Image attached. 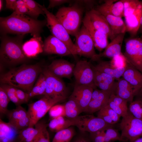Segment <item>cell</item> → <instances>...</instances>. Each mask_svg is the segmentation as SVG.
I'll return each instance as SVG.
<instances>
[{"mask_svg":"<svg viewBox=\"0 0 142 142\" xmlns=\"http://www.w3.org/2000/svg\"><path fill=\"white\" fill-rule=\"evenodd\" d=\"M46 20H39L26 14L14 12L10 16L0 18V33L2 35L8 33L25 35L30 33L33 37H40Z\"/></svg>","mask_w":142,"mask_h":142,"instance_id":"1","label":"cell"},{"mask_svg":"<svg viewBox=\"0 0 142 142\" xmlns=\"http://www.w3.org/2000/svg\"><path fill=\"white\" fill-rule=\"evenodd\" d=\"M43 70L39 64H23L1 75L0 82L11 85L29 93Z\"/></svg>","mask_w":142,"mask_h":142,"instance_id":"2","label":"cell"},{"mask_svg":"<svg viewBox=\"0 0 142 142\" xmlns=\"http://www.w3.org/2000/svg\"><path fill=\"white\" fill-rule=\"evenodd\" d=\"M24 35H18L11 37L4 35L1 37V63L12 65L22 63L28 59L22 48Z\"/></svg>","mask_w":142,"mask_h":142,"instance_id":"3","label":"cell"},{"mask_svg":"<svg viewBox=\"0 0 142 142\" xmlns=\"http://www.w3.org/2000/svg\"><path fill=\"white\" fill-rule=\"evenodd\" d=\"M69 7L60 8L55 15L69 34L74 36L79 30L82 17L86 8L78 0Z\"/></svg>","mask_w":142,"mask_h":142,"instance_id":"4","label":"cell"},{"mask_svg":"<svg viewBox=\"0 0 142 142\" xmlns=\"http://www.w3.org/2000/svg\"><path fill=\"white\" fill-rule=\"evenodd\" d=\"M46 17L47 26L52 35L63 42L71 52L72 55H77V48L72 40L69 34L55 16L50 12L44 6L40 5Z\"/></svg>","mask_w":142,"mask_h":142,"instance_id":"5","label":"cell"},{"mask_svg":"<svg viewBox=\"0 0 142 142\" xmlns=\"http://www.w3.org/2000/svg\"><path fill=\"white\" fill-rule=\"evenodd\" d=\"M65 99L43 95L40 99L29 104L27 112L30 119L29 126H34L53 106Z\"/></svg>","mask_w":142,"mask_h":142,"instance_id":"6","label":"cell"},{"mask_svg":"<svg viewBox=\"0 0 142 142\" xmlns=\"http://www.w3.org/2000/svg\"><path fill=\"white\" fill-rule=\"evenodd\" d=\"M119 127L122 141L132 142L142 136V121L134 117L129 111L122 117Z\"/></svg>","mask_w":142,"mask_h":142,"instance_id":"7","label":"cell"},{"mask_svg":"<svg viewBox=\"0 0 142 142\" xmlns=\"http://www.w3.org/2000/svg\"><path fill=\"white\" fill-rule=\"evenodd\" d=\"M69 119L72 126H76L80 131L89 133L113 127L114 125L108 124L101 118L92 115H79Z\"/></svg>","mask_w":142,"mask_h":142,"instance_id":"8","label":"cell"},{"mask_svg":"<svg viewBox=\"0 0 142 142\" xmlns=\"http://www.w3.org/2000/svg\"><path fill=\"white\" fill-rule=\"evenodd\" d=\"M123 55L128 63L142 73V38L127 40Z\"/></svg>","mask_w":142,"mask_h":142,"instance_id":"9","label":"cell"},{"mask_svg":"<svg viewBox=\"0 0 142 142\" xmlns=\"http://www.w3.org/2000/svg\"><path fill=\"white\" fill-rule=\"evenodd\" d=\"M46 82V88L44 95L53 98H67V89L61 78L51 73L47 68L43 70Z\"/></svg>","mask_w":142,"mask_h":142,"instance_id":"10","label":"cell"},{"mask_svg":"<svg viewBox=\"0 0 142 142\" xmlns=\"http://www.w3.org/2000/svg\"><path fill=\"white\" fill-rule=\"evenodd\" d=\"M75 44L77 48V55L91 59L97 54L93 40L88 31L83 25L75 36Z\"/></svg>","mask_w":142,"mask_h":142,"instance_id":"11","label":"cell"},{"mask_svg":"<svg viewBox=\"0 0 142 142\" xmlns=\"http://www.w3.org/2000/svg\"><path fill=\"white\" fill-rule=\"evenodd\" d=\"M76 84L86 85L94 89L97 87L94 83V71L92 65L87 60L78 61L75 64L73 71Z\"/></svg>","mask_w":142,"mask_h":142,"instance_id":"12","label":"cell"},{"mask_svg":"<svg viewBox=\"0 0 142 142\" xmlns=\"http://www.w3.org/2000/svg\"><path fill=\"white\" fill-rule=\"evenodd\" d=\"M43 52L47 54L67 56L72 54L66 45L52 35L48 37L43 43Z\"/></svg>","mask_w":142,"mask_h":142,"instance_id":"13","label":"cell"},{"mask_svg":"<svg viewBox=\"0 0 142 142\" xmlns=\"http://www.w3.org/2000/svg\"><path fill=\"white\" fill-rule=\"evenodd\" d=\"M9 123L19 131L29 126L30 119L27 111L21 105L8 110L6 114Z\"/></svg>","mask_w":142,"mask_h":142,"instance_id":"14","label":"cell"},{"mask_svg":"<svg viewBox=\"0 0 142 142\" xmlns=\"http://www.w3.org/2000/svg\"><path fill=\"white\" fill-rule=\"evenodd\" d=\"M94 89L86 85L75 84L69 99L74 100L78 104L82 112H84L91 100Z\"/></svg>","mask_w":142,"mask_h":142,"instance_id":"15","label":"cell"},{"mask_svg":"<svg viewBox=\"0 0 142 142\" xmlns=\"http://www.w3.org/2000/svg\"><path fill=\"white\" fill-rule=\"evenodd\" d=\"M75 64L62 59L53 60L47 67V69L52 74L61 78L70 79L73 75Z\"/></svg>","mask_w":142,"mask_h":142,"instance_id":"16","label":"cell"},{"mask_svg":"<svg viewBox=\"0 0 142 142\" xmlns=\"http://www.w3.org/2000/svg\"><path fill=\"white\" fill-rule=\"evenodd\" d=\"M82 22L93 40L95 48L100 52L105 49L108 44V36L93 27L86 14Z\"/></svg>","mask_w":142,"mask_h":142,"instance_id":"17","label":"cell"},{"mask_svg":"<svg viewBox=\"0 0 142 142\" xmlns=\"http://www.w3.org/2000/svg\"><path fill=\"white\" fill-rule=\"evenodd\" d=\"M125 33L120 34L115 36L111 40L103 52L97 54L91 60L94 61L99 60L102 57L112 59L122 54L121 46Z\"/></svg>","mask_w":142,"mask_h":142,"instance_id":"18","label":"cell"},{"mask_svg":"<svg viewBox=\"0 0 142 142\" xmlns=\"http://www.w3.org/2000/svg\"><path fill=\"white\" fill-rule=\"evenodd\" d=\"M93 27L106 34L112 40L113 38L110 26L104 16L93 8L86 12Z\"/></svg>","mask_w":142,"mask_h":142,"instance_id":"19","label":"cell"},{"mask_svg":"<svg viewBox=\"0 0 142 142\" xmlns=\"http://www.w3.org/2000/svg\"><path fill=\"white\" fill-rule=\"evenodd\" d=\"M125 0H106L95 8L101 14L106 13L122 18L124 17Z\"/></svg>","mask_w":142,"mask_h":142,"instance_id":"20","label":"cell"},{"mask_svg":"<svg viewBox=\"0 0 142 142\" xmlns=\"http://www.w3.org/2000/svg\"><path fill=\"white\" fill-rule=\"evenodd\" d=\"M93 70L94 83L95 86L101 90L111 94H115L116 83L115 79L104 72Z\"/></svg>","mask_w":142,"mask_h":142,"instance_id":"21","label":"cell"},{"mask_svg":"<svg viewBox=\"0 0 142 142\" xmlns=\"http://www.w3.org/2000/svg\"><path fill=\"white\" fill-rule=\"evenodd\" d=\"M122 77L133 88L135 96L142 87V73L128 63Z\"/></svg>","mask_w":142,"mask_h":142,"instance_id":"22","label":"cell"},{"mask_svg":"<svg viewBox=\"0 0 142 142\" xmlns=\"http://www.w3.org/2000/svg\"><path fill=\"white\" fill-rule=\"evenodd\" d=\"M47 125L38 122L35 127L29 126L19 131L18 136L21 142H37L44 128Z\"/></svg>","mask_w":142,"mask_h":142,"instance_id":"23","label":"cell"},{"mask_svg":"<svg viewBox=\"0 0 142 142\" xmlns=\"http://www.w3.org/2000/svg\"><path fill=\"white\" fill-rule=\"evenodd\" d=\"M142 14V1L138 8L131 14L125 18L126 32L132 36L138 32L140 26V20Z\"/></svg>","mask_w":142,"mask_h":142,"instance_id":"24","label":"cell"},{"mask_svg":"<svg viewBox=\"0 0 142 142\" xmlns=\"http://www.w3.org/2000/svg\"><path fill=\"white\" fill-rule=\"evenodd\" d=\"M43 43L41 37H33L23 44L22 48L26 57L30 58L43 52Z\"/></svg>","mask_w":142,"mask_h":142,"instance_id":"25","label":"cell"},{"mask_svg":"<svg viewBox=\"0 0 142 142\" xmlns=\"http://www.w3.org/2000/svg\"><path fill=\"white\" fill-rule=\"evenodd\" d=\"M115 94L130 103L135 96L133 88L123 78L116 82Z\"/></svg>","mask_w":142,"mask_h":142,"instance_id":"26","label":"cell"},{"mask_svg":"<svg viewBox=\"0 0 142 142\" xmlns=\"http://www.w3.org/2000/svg\"><path fill=\"white\" fill-rule=\"evenodd\" d=\"M126 66L116 68L111 65L110 62L100 61L95 66L92 65V67L94 69L105 73L118 80L122 76Z\"/></svg>","mask_w":142,"mask_h":142,"instance_id":"27","label":"cell"},{"mask_svg":"<svg viewBox=\"0 0 142 142\" xmlns=\"http://www.w3.org/2000/svg\"><path fill=\"white\" fill-rule=\"evenodd\" d=\"M101 14L105 17L110 26L113 39L117 35L126 33L125 24L122 18L108 14Z\"/></svg>","mask_w":142,"mask_h":142,"instance_id":"28","label":"cell"},{"mask_svg":"<svg viewBox=\"0 0 142 142\" xmlns=\"http://www.w3.org/2000/svg\"><path fill=\"white\" fill-rule=\"evenodd\" d=\"M111 94L101 90L98 97L90 101L84 112L90 114L98 111L108 104Z\"/></svg>","mask_w":142,"mask_h":142,"instance_id":"29","label":"cell"},{"mask_svg":"<svg viewBox=\"0 0 142 142\" xmlns=\"http://www.w3.org/2000/svg\"><path fill=\"white\" fill-rule=\"evenodd\" d=\"M128 102L114 94H111L108 103L109 106L120 117L125 115L128 111Z\"/></svg>","mask_w":142,"mask_h":142,"instance_id":"30","label":"cell"},{"mask_svg":"<svg viewBox=\"0 0 142 142\" xmlns=\"http://www.w3.org/2000/svg\"><path fill=\"white\" fill-rule=\"evenodd\" d=\"M19 131L9 123H6L0 119V142L13 141Z\"/></svg>","mask_w":142,"mask_h":142,"instance_id":"31","label":"cell"},{"mask_svg":"<svg viewBox=\"0 0 142 142\" xmlns=\"http://www.w3.org/2000/svg\"><path fill=\"white\" fill-rule=\"evenodd\" d=\"M60 116L51 119L48 125L49 129L56 133L72 126L69 118Z\"/></svg>","mask_w":142,"mask_h":142,"instance_id":"32","label":"cell"},{"mask_svg":"<svg viewBox=\"0 0 142 142\" xmlns=\"http://www.w3.org/2000/svg\"><path fill=\"white\" fill-rule=\"evenodd\" d=\"M46 88L45 77L42 72L31 90L28 93L29 100L31 98L37 95H44Z\"/></svg>","mask_w":142,"mask_h":142,"instance_id":"33","label":"cell"},{"mask_svg":"<svg viewBox=\"0 0 142 142\" xmlns=\"http://www.w3.org/2000/svg\"><path fill=\"white\" fill-rule=\"evenodd\" d=\"M75 134L74 129L70 127L56 133L52 142H70Z\"/></svg>","mask_w":142,"mask_h":142,"instance_id":"34","label":"cell"},{"mask_svg":"<svg viewBox=\"0 0 142 142\" xmlns=\"http://www.w3.org/2000/svg\"><path fill=\"white\" fill-rule=\"evenodd\" d=\"M65 117L69 118H75L82 112L80 108L74 100L69 99L64 105Z\"/></svg>","mask_w":142,"mask_h":142,"instance_id":"35","label":"cell"},{"mask_svg":"<svg viewBox=\"0 0 142 142\" xmlns=\"http://www.w3.org/2000/svg\"><path fill=\"white\" fill-rule=\"evenodd\" d=\"M27 7L28 15L34 19H37L40 14L44 15V13L40 6V4L32 0H23Z\"/></svg>","mask_w":142,"mask_h":142,"instance_id":"36","label":"cell"},{"mask_svg":"<svg viewBox=\"0 0 142 142\" xmlns=\"http://www.w3.org/2000/svg\"><path fill=\"white\" fill-rule=\"evenodd\" d=\"M128 111L134 117L142 121V102L136 99L130 103Z\"/></svg>","mask_w":142,"mask_h":142,"instance_id":"37","label":"cell"},{"mask_svg":"<svg viewBox=\"0 0 142 142\" xmlns=\"http://www.w3.org/2000/svg\"><path fill=\"white\" fill-rule=\"evenodd\" d=\"M105 142H113L116 141H122L121 134L118 130L110 127L104 129Z\"/></svg>","mask_w":142,"mask_h":142,"instance_id":"38","label":"cell"},{"mask_svg":"<svg viewBox=\"0 0 142 142\" xmlns=\"http://www.w3.org/2000/svg\"><path fill=\"white\" fill-rule=\"evenodd\" d=\"M0 86L4 90L11 101L17 106L20 105L21 104L17 97L16 88L4 84H1Z\"/></svg>","mask_w":142,"mask_h":142,"instance_id":"39","label":"cell"},{"mask_svg":"<svg viewBox=\"0 0 142 142\" xmlns=\"http://www.w3.org/2000/svg\"><path fill=\"white\" fill-rule=\"evenodd\" d=\"M141 1L125 0L124 7V17H126L133 13L138 8Z\"/></svg>","mask_w":142,"mask_h":142,"instance_id":"40","label":"cell"},{"mask_svg":"<svg viewBox=\"0 0 142 142\" xmlns=\"http://www.w3.org/2000/svg\"><path fill=\"white\" fill-rule=\"evenodd\" d=\"M10 100L4 90L0 87V112L1 114H6L8 110L7 106Z\"/></svg>","mask_w":142,"mask_h":142,"instance_id":"41","label":"cell"},{"mask_svg":"<svg viewBox=\"0 0 142 142\" xmlns=\"http://www.w3.org/2000/svg\"><path fill=\"white\" fill-rule=\"evenodd\" d=\"M49 114L51 119L60 116H65L64 105H55L49 109Z\"/></svg>","mask_w":142,"mask_h":142,"instance_id":"42","label":"cell"},{"mask_svg":"<svg viewBox=\"0 0 142 142\" xmlns=\"http://www.w3.org/2000/svg\"><path fill=\"white\" fill-rule=\"evenodd\" d=\"M110 63L112 66L116 68L126 67L128 63L122 53L112 58Z\"/></svg>","mask_w":142,"mask_h":142,"instance_id":"43","label":"cell"},{"mask_svg":"<svg viewBox=\"0 0 142 142\" xmlns=\"http://www.w3.org/2000/svg\"><path fill=\"white\" fill-rule=\"evenodd\" d=\"M13 12L19 14H28V9L23 0H17Z\"/></svg>","mask_w":142,"mask_h":142,"instance_id":"44","label":"cell"},{"mask_svg":"<svg viewBox=\"0 0 142 142\" xmlns=\"http://www.w3.org/2000/svg\"><path fill=\"white\" fill-rule=\"evenodd\" d=\"M89 135L91 142H105L104 129L89 133Z\"/></svg>","mask_w":142,"mask_h":142,"instance_id":"45","label":"cell"},{"mask_svg":"<svg viewBox=\"0 0 142 142\" xmlns=\"http://www.w3.org/2000/svg\"><path fill=\"white\" fill-rule=\"evenodd\" d=\"M86 132L81 131V133L76 134L70 142H91L89 135Z\"/></svg>","mask_w":142,"mask_h":142,"instance_id":"46","label":"cell"},{"mask_svg":"<svg viewBox=\"0 0 142 142\" xmlns=\"http://www.w3.org/2000/svg\"><path fill=\"white\" fill-rule=\"evenodd\" d=\"M102 109L111 118L114 124H116L119 121L120 118L121 117L111 109L109 106L108 104Z\"/></svg>","mask_w":142,"mask_h":142,"instance_id":"47","label":"cell"},{"mask_svg":"<svg viewBox=\"0 0 142 142\" xmlns=\"http://www.w3.org/2000/svg\"><path fill=\"white\" fill-rule=\"evenodd\" d=\"M16 93L18 100L21 104L27 103L29 100L28 93L23 90L16 88Z\"/></svg>","mask_w":142,"mask_h":142,"instance_id":"48","label":"cell"},{"mask_svg":"<svg viewBox=\"0 0 142 142\" xmlns=\"http://www.w3.org/2000/svg\"><path fill=\"white\" fill-rule=\"evenodd\" d=\"M45 126L43 129L37 142H50L49 133Z\"/></svg>","mask_w":142,"mask_h":142,"instance_id":"49","label":"cell"},{"mask_svg":"<svg viewBox=\"0 0 142 142\" xmlns=\"http://www.w3.org/2000/svg\"><path fill=\"white\" fill-rule=\"evenodd\" d=\"M47 9L54 7L56 6L67 3H69L72 2L70 0H50Z\"/></svg>","mask_w":142,"mask_h":142,"instance_id":"50","label":"cell"},{"mask_svg":"<svg viewBox=\"0 0 142 142\" xmlns=\"http://www.w3.org/2000/svg\"><path fill=\"white\" fill-rule=\"evenodd\" d=\"M17 1L16 0H6V8L12 9L13 11Z\"/></svg>","mask_w":142,"mask_h":142,"instance_id":"51","label":"cell"},{"mask_svg":"<svg viewBox=\"0 0 142 142\" xmlns=\"http://www.w3.org/2000/svg\"><path fill=\"white\" fill-rule=\"evenodd\" d=\"M101 91V90H99L96 89H94L92 93L91 101L94 100L97 98Z\"/></svg>","mask_w":142,"mask_h":142,"instance_id":"52","label":"cell"},{"mask_svg":"<svg viewBox=\"0 0 142 142\" xmlns=\"http://www.w3.org/2000/svg\"><path fill=\"white\" fill-rule=\"evenodd\" d=\"M135 96L137 97V99L142 102V87L139 91Z\"/></svg>","mask_w":142,"mask_h":142,"instance_id":"53","label":"cell"},{"mask_svg":"<svg viewBox=\"0 0 142 142\" xmlns=\"http://www.w3.org/2000/svg\"><path fill=\"white\" fill-rule=\"evenodd\" d=\"M142 33V14L140 20V26L138 32Z\"/></svg>","mask_w":142,"mask_h":142,"instance_id":"54","label":"cell"},{"mask_svg":"<svg viewBox=\"0 0 142 142\" xmlns=\"http://www.w3.org/2000/svg\"><path fill=\"white\" fill-rule=\"evenodd\" d=\"M132 142H142V136L136 139Z\"/></svg>","mask_w":142,"mask_h":142,"instance_id":"55","label":"cell"},{"mask_svg":"<svg viewBox=\"0 0 142 142\" xmlns=\"http://www.w3.org/2000/svg\"><path fill=\"white\" fill-rule=\"evenodd\" d=\"M3 6V1L2 0H0V11L2 9Z\"/></svg>","mask_w":142,"mask_h":142,"instance_id":"56","label":"cell"},{"mask_svg":"<svg viewBox=\"0 0 142 142\" xmlns=\"http://www.w3.org/2000/svg\"><path fill=\"white\" fill-rule=\"evenodd\" d=\"M13 142V141H10V142Z\"/></svg>","mask_w":142,"mask_h":142,"instance_id":"57","label":"cell"},{"mask_svg":"<svg viewBox=\"0 0 142 142\" xmlns=\"http://www.w3.org/2000/svg\"></svg>","mask_w":142,"mask_h":142,"instance_id":"58","label":"cell"}]
</instances>
